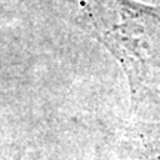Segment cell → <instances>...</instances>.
Wrapping results in <instances>:
<instances>
[{
	"mask_svg": "<svg viewBox=\"0 0 160 160\" xmlns=\"http://www.w3.org/2000/svg\"><path fill=\"white\" fill-rule=\"evenodd\" d=\"M68 17L113 55L133 105L160 104V6L137 0H64Z\"/></svg>",
	"mask_w": 160,
	"mask_h": 160,
	"instance_id": "1",
	"label": "cell"
},
{
	"mask_svg": "<svg viewBox=\"0 0 160 160\" xmlns=\"http://www.w3.org/2000/svg\"><path fill=\"white\" fill-rule=\"evenodd\" d=\"M131 151L139 159L160 160V122L138 123L126 132Z\"/></svg>",
	"mask_w": 160,
	"mask_h": 160,
	"instance_id": "2",
	"label": "cell"
}]
</instances>
